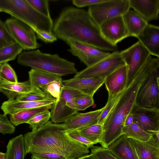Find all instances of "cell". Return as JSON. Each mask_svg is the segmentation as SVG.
<instances>
[{
	"instance_id": "obj_1",
	"label": "cell",
	"mask_w": 159,
	"mask_h": 159,
	"mask_svg": "<svg viewBox=\"0 0 159 159\" xmlns=\"http://www.w3.org/2000/svg\"><path fill=\"white\" fill-rule=\"evenodd\" d=\"M52 32L57 38L65 42L71 39L103 51H117V46L104 38L99 26L84 9L72 6L64 8L53 24Z\"/></svg>"
},
{
	"instance_id": "obj_2",
	"label": "cell",
	"mask_w": 159,
	"mask_h": 159,
	"mask_svg": "<svg viewBox=\"0 0 159 159\" xmlns=\"http://www.w3.org/2000/svg\"><path fill=\"white\" fill-rule=\"evenodd\" d=\"M26 154L52 152L68 159L88 154L89 149L70 137L62 123L49 121L40 128L24 135Z\"/></svg>"
},
{
	"instance_id": "obj_3",
	"label": "cell",
	"mask_w": 159,
	"mask_h": 159,
	"mask_svg": "<svg viewBox=\"0 0 159 159\" xmlns=\"http://www.w3.org/2000/svg\"><path fill=\"white\" fill-rule=\"evenodd\" d=\"M158 66L156 60L151 57L148 58L131 84L125 89L103 124V134L100 143L102 147L107 148L123 134L122 129L125 120L135 104L140 85L147 77Z\"/></svg>"
},
{
	"instance_id": "obj_4",
	"label": "cell",
	"mask_w": 159,
	"mask_h": 159,
	"mask_svg": "<svg viewBox=\"0 0 159 159\" xmlns=\"http://www.w3.org/2000/svg\"><path fill=\"white\" fill-rule=\"evenodd\" d=\"M17 62L23 66L62 76L78 72L74 63L61 58L57 54L44 53L39 49L22 52L17 57Z\"/></svg>"
},
{
	"instance_id": "obj_5",
	"label": "cell",
	"mask_w": 159,
	"mask_h": 159,
	"mask_svg": "<svg viewBox=\"0 0 159 159\" xmlns=\"http://www.w3.org/2000/svg\"><path fill=\"white\" fill-rule=\"evenodd\" d=\"M0 12L10 14L30 26L35 32H52L53 22L36 10L27 0H0Z\"/></svg>"
},
{
	"instance_id": "obj_6",
	"label": "cell",
	"mask_w": 159,
	"mask_h": 159,
	"mask_svg": "<svg viewBox=\"0 0 159 159\" xmlns=\"http://www.w3.org/2000/svg\"><path fill=\"white\" fill-rule=\"evenodd\" d=\"M83 94L62 86L59 97L50 109L51 121L55 123H64L77 112L74 105L75 99Z\"/></svg>"
},
{
	"instance_id": "obj_7",
	"label": "cell",
	"mask_w": 159,
	"mask_h": 159,
	"mask_svg": "<svg viewBox=\"0 0 159 159\" xmlns=\"http://www.w3.org/2000/svg\"><path fill=\"white\" fill-rule=\"evenodd\" d=\"M159 67L153 70L144 80L137 92L135 103L147 109L159 108Z\"/></svg>"
},
{
	"instance_id": "obj_8",
	"label": "cell",
	"mask_w": 159,
	"mask_h": 159,
	"mask_svg": "<svg viewBox=\"0 0 159 159\" xmlns=\"http://www.w3.org/2000/svg\"><path fill=\"white\" fill-rule=\"evenodd\" d=\"M5 24L15 42L22 50H35L41 46L34 30L23 21L14 18L7 19Z\"/></svg>"
},
{
	"instance_id": "obj_9",
	"label": "cell",
	"mask_w": 159,
	"mask_h": 159,
	"mask_svg": "<svg viewBox=\"0 0 159 159\" xmlns=\"http://www.w3.org/2000/svg\"><path fill=\"white\" fill-rule=\"evenodd\" d=\"M130 8L129 0H105L89 7L88 11L99 26L109 19L122 16Z\"/></svg>"
},
{
	"instance_id": "obj_10",
	"label": "cell",
	"mask_w": 159,
	"mask_h": 159,
	"mask_svg": "<svg viewBox=\"0 0 159 159\" xmlns=\"http://www.w3.org/2000/svg\"><path fill=\"white\" fill-rule=\"evenodd\" d=\"M127 67L126 88L131 84L151 54L138 41L128 48L120 51Z\"/></svg>"
},
{
	"instance_id": "obj_11",
	"label": "cell",
	"mask_w": 159,
	"mask_h": 159,
	"mask_svg": "<svg viewBox=\"0 0 159 159\" xmlns=\"http://www.w3.org/2000/svg\"><path fill=\"white\" fill-rule=\"evenodd\" d=\"M125 65L120 51H117L113 52L104 59L78 72L74 77L106 78L116 70Z\"/></svg>"
},
{
	"instance_id": "obj_12",
	"label": "cell",
	"mask_w": 159,
	"mask_h": 159,
	"mask_svg": "<svg viewBox=\"0 0 159 159\" xmlns=\"http://www.w3.org/2000/svg\"><path fill=\"white\" fill-rule=\"evenodd\" d=\"M66 42L70 47L68 51L78 57L87 67L104 59L111 54L89 44L75 40L69 39Z\"/></svg>"
},
{
	"instance_id": "obj_13",
	"label": "cell",
	"mask_w": 159,
	"mask_h": 159,
	"mask_svg": "<svg viewBox=\"0 0 159 159\" xmlns=\"http://www.w3.org/2000/svg\"><path fill=\"white\" fill-rule=\"evenodd\" d=\"M130 112L133 115V122L145 131L153 134L159 131V108H143L135 103Z\"/></svg>"
},
{
	"instance_id": "obj_14",
	"label": "cell",
	"mask_w": 159,
	"mask_h": 159,
	"mask_svg": "<svg viewBox=\"0 0 159 159\" xmlns=\"http://www.w3.org/2000/svg\"><path fill=\"white\" fill-rule=\"evenodd\" d=\"M99 27L104 38L114 46H117L119 42L129 37L121 16L109 19Z\"/></svg>"
},
{
	"instance_id": "obj_15",
	"label": "cell",
	"mask_w": 159,
	"mask_h": 159,
	"mask_svg": "<svg viewBox=\"0 0 159 159\" xmlns=\"http://www.w3.org/2000/svg\"><path fill=\"white\" fill-rule=\"evenodd\" d=\"M105 79L74 77L69 80H62V86L93 97L95 92L104 83Z\"/></svg>"
},
{
	"instance_id": "obj_16",
	"label": "cell",
	"mask_w": 159,
	"mask_h": 159,
	"mask_svg": "<svg viewBox=\"0 0 159 159\" xmlns=\"http://www.w3.org/2000/svg\"><path fill=\"white\" fill-rule=\"evenodd\" d=\"M104 107L84 113L76 112L62 123L65 131L78 130L98 123Z\"/></svg>"
},
{
	"instance_id": "obj_17",
	"label": "cell",
	"mask_w": 159,
	"mask_h": 159,
	"mask_svg": "<svg viewBox=\"0 0 159 159\" xmlns=\"http://www.w3.org/2000/svg\"><path fill=\"white\" fill-rule=\"evenodd\" d=\"M127 67H121L107 77L104 83L108 97L115 96L124 91L126 88Z\"/></svg>"
},
{
	"instance_id": "obj_18",
	"label": "cell",
	"mask_w": 159,
	"mask_h": 159,
	"mask_svg": "<svg viewBox=\"0 0 159 159\" xmlns=\"http://www.w3.org/2000/svg\"><path fill=\"white\" fill-rule=\"evenodd\" d=\"M129 139L139 159H159V139L154 135L146 142Z\"/></svg>"
},
{
	"instance_id": "obj_19",
	"label": "cell",
	"mask_w": 159,
	"mask_h": 159,
	"mask_svg": "<svg viewBox=\"0 0 159 159\" xmlns=\"http://www.w3.org/2000/svg\"><path fill=\"white\" fill-rule=\"evenodd\" d=\"M151 55L159 57V27L148 24L137 38Z\"/></svg>"
},
{
	"instance_id": "obj_20",
	"label": "cell",
	"mask_w": 159,
	"mask_h": 159,
	"mask_svg": "<svg viewBox=\"0 0 159 159\" xmlns=\"http://www.w3.org/2000/svg\"><path fill=\"white\" fill-rule=\"evenodd\" d=\"M57 100L55 99L39 101H22L16 99L3 102L1 108L4 114L10 115L22 110L53 105Z\"/></svg>"
},
{
	"instance_id": "obj_21",
	"label": "cell",
	"mask_w": 159,
	"mask_h": 159,
	"mask_svg": "<svg viewBox=\"0 0 159 159\" xmlns=\"http://www.w3.org/2000/svg\"><path fill=\"white\" fill-rule=\"evenodd\" d=\"M130 7L148 23L159 17V0H129Z\"/></svg>"
},
{
	"instance_id": "obj_22",
	"label": "cell",
	"mask_w": 159,
	"mask_h": 159,
	"mask_svg": "<svg viewBox=\"0 0 159 159\" xmlns=\"http://www.w3.org/2000/svg\"><path fill=\"white\" fill-rule=\"evenodd\" d=\"M107 149L117 159H139L129 138L125 134L120 136Z\"/></svg>"
},
{
	"instance_id": "obj_23",
	"label": "cell",
	"mask_w": 159,
	"mask_h": 159,
	"mask_svg": "<svg viewBox=\"0 0 159 159\" xmlns=\"http://www.w3.org/2000/svg\"><path fill=\"white\" fill-rule=\"evenodd\" d=\"M122 17L129 37L137 38L148 23L135 11L126 12Z\"/></svg>"
},
{
	"instance_id": "obj_24",
	"label": "cell",
	"mask_w": 159,
	"mask_h": 159,
	"mask_svg": "<svg viewBox=\"0 0 159 159\" xmlns=\"http://www.w3.org/2000/svg\"><path fill=\"white\" fill-rule=\"evenodd\" d=\"M30 89L29 80L15 83L1 78L0 92L4 94L8 99H16L18 96L27 93Z\"/></svg>"
},
{
	"instance_id": "obj_25",
	"label": "cell",
	"mask_w": 159,
	"mask_h": 159,
	"mask_svg": "<svg viewBox=\"0 0 159 159\" xmlns=\"http://www.w3.org/2000/svg\"><path fill=\"white\" fill-rule=\"evenodd\" d=\"M28 74L30 89L40 88L51 82L62 79L61 75L33 68Z\"/></svg>"
},
{
	"instance_id": "obj_26",
	"label": "cell",
	"mask_w": 159,
	"mask_h": 159,
	"mask_svg": "<svg viewBox=\"0 0 159 159\" xmlns=\"http://www.w3.org/2000/svg\"><path fill=\"white\" fill-rule=\"evenodd\" d=\"M5 154L6 159H25L26 154L23 135H18L9 140Z\"/></svg>"
},
{
	"instance_id": "obj_27",
	"label": "cell",
	"mask_w": 159,
	"mask_h": 159,
	"mask_svg": "<svg viewBox=\"0 0 159 159\" xmlns=\"http://www.w3.org/2000/svg\"><path fill=\"white\" fill-rule=\"evenodd\" d=\"M52 105L18 111L10 115V120L15 126L22 124L27 123L29 120L35 114L41 111L50 109Z\"/></svg>"
},
{
	"instance_id": "obj_28",
	"label": "cell",
	"mask_w": 159,
	"mask_h": 159,
	"mask_svg": "<svg viewBox=\"0 0 159 159\" xmlns=\"http://www.w3.org/2000/svg\"><path fill=\"white\" fill-rule=\"evenodd\" d=\"M122 134L128 138L142 142L147 141L153 135V134L145 131L134 122L129 126H124Z\"/></svg>"
},
{
	"instance_id": "obj_29",
	"label": "cell",
	"mask_w": 159,
	"mask_h": 159,
	"mask_svg": "<svg viewBox=\"0 0 159 159\" xmlns=\"http://www.w3.org/2000/svg\"><path fill=\"white\" fill-rule=\"evenodd\" d=\"M77 130L81 135L96 144L101 141L103 134V125L98 123Z\"/></svg>"
},
{
	"instance_id": "obj_30",
	"label": "cell",
	"mask_w": 159,
	"mask_h": 159,
	"mask_svg": "<svg viewBox=\"0 0 159 159\" xmlns=\"http://www.w3.org/2000/svg\"><path fill=\"white\" fill-rule=\"evenodd\" d=\"M23 50L16 43L0 49V64L13 61L22 52Z\"/></svg>"
},
{
	"instance_id": "obj_31",
	"label": "cell",
	"mask_w": 159,
	"mask_h": 159,
	"mask_svg": "<svg viewBox=\"0 0 159 159\" xmlns=\"http://www.w3.org/2000/svg\"><path fill=\"white\" fill-rule=\"evenodd\" d=\"M54 99L47 94L40 88H35L16 98L22 101H39Z\"/></svg>"
},
{
	"instance_id": "obj_32",
	"label": "cell",
	"mask_w": 159,
	"mask_h": 159,
	"mask_svg": "<svg viewBox=\"0 0 159 159\" xmlns=\"http://www.w3.org/2000/svg\"><path fill=\"white\" fill-rule=\"evenodd\" d=\"M50 111L48 110L39 112L31 117L27 123L32 131L35 130L43 125L51 119Z\"/></svg>"
},
{
	"instance_id": "obj_33",
	"label": "cell",
	"mask_w": 159,
	"mask_h": 159,
	"mask_svg": "<svg viewBox=\"0 0 159 159\" xmlns=\"http://www.w3.org/2000/svg\"><path fill=\"white\" fill-rule=\"evenodd\" d=\"M124 91L115 96L108 97L107 102L99 118L98 123L103 125L106 118L116 106Z\"/></svg>"
},
{
	"instance_id": "obj_34",
	"label": "cell",
	"mask_w": 159,
	"mask_h": 159,
	"mask_svg": "<svg viewBox=\"0 0 159 159\" xmlns=\"http://www.w3.org/2000/svg\"><path fill=\"white\" fill-rule=\"evenodd\" d=\"M62 79L51 82L40 88L51 98L57 100L62 86Z\"/></svg>"
},
{
	"instance_id": "obj_35",
	"label": "cell",
	"mask_w": 159,
	"mask_h": 159,
	"mask_svg": "<svg viewBox=\"0 0 159 159\" xmlns=\"http://www.w3.org/2000/svg\"><path fill=\"white\" fill-rule=\"evenodd\" d=\"M94 104L93 97L83 94L75 98L74 105L78 111L84 110Z\"/></svg>"
},
{
	"instance_id": "obj_36",
	"label": "cell",
	"mask_w": 159,
	"mask_h": 159,
	"mask_svg": "<svg viewBox=\"0 0 159 159\" xmlns=\"http://www.w3.org/2000/svg\"><path fill=\"white\" fill-rule=\"evenodd\" d=\"M14 43L5 22L0 20V49Z\"/></svg>"
},
{
	"instance_id": "obj_37",
	"label": "cell",
	"mask_w": 159,
	"mask_h": 159,
	"mask_svg": "<svg viewBox=\"0 0 159 159\" xmlns=\"http://www.w3.org/2000/svg\"><path fill=\"white\" fill-rule=\"evenodd\" d=\"M0 76L1 78L10 82H18L14 70L7 63L2 64L0 69Z\"/></svg>"
},
{
	"instance_id": "obj_38",
	"label": "cell",
	"mask_w": 159,
	"mask_h": 159,
	"mask_svg": "<svg viewBox=\"0 0 159 159\" xmlns=\"http://www.w3.org/2000/svg\"><path fill=\"white\" fill-rule=\"evenodd\" d=\"M30 5L42 15L51 18L49 8L48 0H27Z\"/></svg>"
},
{
	"instance_id": "obj_39",
	"label": "cell",
	"mask_w": 159,
	"mask_h": 159,
	"mask_svg": "<svg viewBox=\"0 0 159 159\" xmlns=\"http://www.w3.org/2000/svg\"><path fill=\"white\" fill-rule=\"evenodd\" d=\"M91 154L96 159H117L107 149L98 146L91 148Z\"/></svg>"
},
{
	"instance_id": "obj_40",
	"label": "cell",
	"mask_w": 159,
	"mask_h": 159,
	"mask_svg": "<svg viewBox=\"0 0 159 159\" xmlns=\"http://www.w3.org/2000/svg\"><path fill=\"white\" fill-rule=\"evenodd\" d=\"M15 127L8 119L7 115L0 114V133L3 134H12L15 132Z\"/></svg>"
},
{
	"instance_id": "obj_41",
	"label": "cell",
	"mask_w": 159,
	"mask_h": 159,
	"mask_svg": "<svg viewBox=\"0 0 159 159\" xmlns=\"http://www.w3.org/2000/svg\"><path fill=\"white\" fill-rule=\"evenodd\" d=\"M67 135L73 139L85 146L88 149L93 146L94 144L81 135L77 130L65 131Z\"/></svg>"
},
{
	"instance_id": "obj_42",
	"label": "cell",
	"mask_w": 159,
	"mask_h": 159,
	"mask_svg": "<svg viewBox=\"0 0 159 159\" xmlns=\"http://www.w3.org/2000/svg\"><path fill=\"white\" fill-rule=\"evenodd\" d=\"M32 159H68L63 155L54 152H42L32 154Z\"/></svg>"
},
{
	"instance_id": "obj_43",
	"label": "cell",
	"mask_w": 159,
	"mask_h": 159,
	"mask_svg": "<svg viewBox=\"0 0 159 159\" xmlns=\"http://www.w3.org/2000/svg\"><path fill=\"white\" fill-rule=\"evenodd\" d=\"M35 33L39 39L46 43H53L57 40V37L52 32L37 31Z\"/></svg>"
},
{
	"instance_id": "obj_44",
	"label": "cell",
	"mask_w": 159,
	"mask_h": 159,
	"mask_svg": "<svg viewBox=\"0 0 159 159\" xmlns=\"http://www.w3.org/2000/svg\"><path fill=\"white\" fill-rule=\"evenodd\" d=\"M105 0H73L72 4L78 7L90 6L104 1Z\"/></svg>"
},
{
	"instance_id": "obj_45",
	"label": "cell",
	"mask_w": 159,
	"mask_h": 159,
	"mask_svg": "<svg viewBox=\"0 0 159 159\" xmlns=\"http://www.w3.org/2000/svg\"><path fill=\"white\" fill-rule=\"evenodd\" d=\"M133 122V116L130 112L126 118L124 124V126H128L131 124Z\"/></svg>"
},
{
	"instance_id": "obj_46",
	"label": "cell",
	"mask_w": 159,
	"mask_h": 159,
	"mask_svg": "<svg viewBox=\"0 0 159 159\" xmlns=\"http://www.w3.org/2000/svg\"><path fill=\"white\" fill-rule=\"evenodd\" d=\"M77 159H96L91 154L85 155L82 156Z\"/></svg>"
},
{
	"instance_id": "obj_47",
	"label": "cell",
	"mask_w": 159,
	"mask_h": 159,
	"mask_svg": "<svg viewBox=\"0 0 159 159\" xmlns=\"http://www.w3.org/2000/svg\"><path fill=\"white\" fill-rule=\"evenodd\" d=\"M0 159H6L5 153L0 152Z\"/></svg>"
},
{
	"instance_id": "obj_48",
	"label": "cell",
	"mask_w": 159,
	"mask_h": 159,
	"mask_svg": "<svg viewBox=\"0 0 159 159\" xmlns=\"http://www.w3.org/2000/svg\"><path fill=\"white\" fill-rule=\"evenodd\" d=\"M1 65H2V64H0V68H1ZM0 79H1V77H0Z\"/></svg>"
},
{
	"instance_id": "obj_49",
	"label": "cell",
	"mask_w": 159,
	"mask_h": 159,
	"mask_svg": "<svg viewBox=\"0 0 159 159\" xmlns=\"http://www.w3.org/2000/svg\"></svg>"
}]
</instances>
